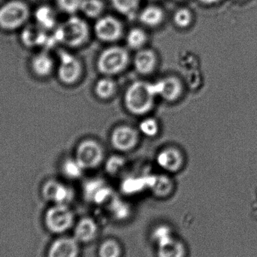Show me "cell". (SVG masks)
I'll list each match as a JSON object with an SVG mask.
<instances>
[{"mask_svg":"<svg viewBox=\"0 0 257 257\" xmlns=\"http://www.w3.org/2000/svg\"><path fill=\"white\" fill-rule=\"evenodd\" d=\"M157 98L154 83L138 80L125 90L123 103L132 115L145 117L154 110Z\"/></svg>","mask_w":257,"mask_h":257,"instance_id":"6da1fadb","label":"cell"},{"mask_svg":"<svg viewBox=\"0 0 257 257\" xmlns=\"http://www.w3.org/2000/svg\"><path fill=\"white\" fill-rule=\"evenodd\" d=\"M54 39L70 48H79L87 45L91 36L90 26L85 19L70 15L53 30Z\"/></svg>","mask_w":257,"mask_h":257,"instance_id":"7a4b0ae2","label":"cell"},{"mask_svg":"<svg viewBox=\"0 0 257 257\" xmlns=\"http://www.w3.org/2000/svg\"><path fill=\"white\" fill-rule=\"evenodd\" d=\"M131 60L127 48L114 44L101 51L96 59V69L102 76L114 78L128 69Z\"/></svg>","mask_w":257,"mask_h":257,"instance_id":"3957f363","label":"cell"},{"mask_svg":"<svg viewBox=\"0 0 257 257\" xmlns=\"http://www.w3.org/2000/svg\"><path fill=\"white\" fill-rule=\"evenodd\" d=\"M33 11L24 0H6L0 6V29L14 32L29 24Z\"/></svg>","mask_w":257,"mask_h":257,"instance_id":"277c9868","label":"cell"},{"mask_svg":"<svg viewBox=\"0 0 257 257\" xmlns=\"http://www.w3.org/2000/svg\"><path fill=\"white\" fill-rule=\"evenodd\" d=\"M75 160L84 171L94 170L105 162V150L102 144L93 138L80 141L75 151Z\"/></svg>","mask_w":257,"mask_h":257,"instance_id":"5b68a950","label":"cell"},{"mask_svg":"<svg viewBox=\"0 0 257 257\" xmlns=\"http://www.w3.org/2000/svg\"><path fill=\"white\" fill-rule=\"evenodd\" d=\"M57 72V76L62 84L73 86L82 79L84 66L82 61L75 54L66 51H61L59 54Z\"/></svg>","mask_w":257,"mask_h":257,"instance_id":"8992f818","label":"cell"},{"mask_svg":"<svg viewBox=\"0 0 257 257\" xmlns=\"http://www.w3.org/2000/svg\"><path fill=\"white\" fill-rule=\"evenodd\" d=\"M93 33L99 42L114 45L124 37V25L117 17L103 15L95 21Z\"/></svg>","mask_w":257,"mask_h":257,"instance_id":"52a82bcc","label":"cell"},{"mask_svg":"<svg viewBox=\"0 0 257 257\" xmlns=\"http://www.w3.org/2000/svg\"><path fill=\"white\" fill-rule=\"evenodd\" d=\"M141 136L138 128L128 124H120L111 130L109 142L111 146L118 152H131L140 143Z\"/></svg>","mask_w":257,"mask_h":257,"instance_id":"ba28073f","label":"cell"},{"mask_svg":"<svg viewBox=\"0 0 257 257\" xmlns=\"http://www.w3.org/2000/svg\"><path fill=\"white\" fill-rule=\"evenodd\" d=\"M156 163L160 169L166 173H178L185 166V155L178 147L168 145L161 148L157 153Z\"/></svg>","mask_w":257,"mask_h":257,"instance_id":"9c48e42d","label":"cell"},{"mask_svg":"<svg viewBox=\"0 0 257 257\" xmlns=\"http://www.w3.org/2000/svg\"><path fill=\"white\" fill-rule=\"evenodd\" d=\"M158 98L168 103H175L184 96L185 83L175 75H167L154 82Z\"/></svg>","mask_w":257,"mask_h":257,"instance_id":"30bf717a","label":"cell"},{"mask_svg":"<svg viewBox=\"0 0 257 257\" xmlns=\"http://www.w3.org/2000/svg\"><path fill=\"white\" fill-rule=\"evenodd\" d=\"M73 217L67 205H55L47 211L45 223L51 232L62 233L72 226Z\"/></svg>","mask_w":257,"mask_h":257,"instance_id":"8fae6325","label":"cell"},{"mask_svg":"<svg viewBox=\"0 0 257 257\" xmlns=\"http://www.w3.org/2000/svg\"><path fill=\"white\" fill-rule=\"evenodd\" d=\"M132 61L135 70L139 75L149 76L153 75L158 68V54L152 48L145 47L136 51Z\"/></svg>","mask_w":257,"mask_h":257,"instance_id":"7c38bea8","label":"cell"},{"mask_svg":"<svg viewBox=\"0 0 257 257\" xmlns=\"http://www.w3.org/2000/svg\"><path fill=\"white\" fill-rule=\"evenodd\" d=\"M42 194L47 200L54 202L56 205H67L73 198L72 188L56 180H51L44 184Z\"/></svg>","mask_w":257,"mask_h":257,"instance_id":"4fadbf2b","label":"cell"},{"mask_svg":"<svg viewBox=\"0 0 257 257\" xmlns=\"http://www.w3.org/2000/svg\"><path fill=\"white\" fill-rule=\"evenodd\" d=\"M139 23L147 28H158L166 19L164 9L158 5L150 4L139 11L137 16Z\"/></svg>","mask_w":257,"mask_h":257,"instance_id":"5bb4252c","label":"cell"},{"mask_svg":"<svg viewBox=\"0 0 257 257\" xmlns=\"http://www.w3.org/2000/svg\"><path fill=\"white\" fill-rule=\"evenodd\" d=\"M35 24L46 31H53L58 25L57 12L48 4L38 6L33 12Z\"/></svg>","mask_w":257,"mask_h":257,"instance_id":"9a60e30c","label":"cell"},{"mask_svg":"<svg viewBox=\"0 0 257 257\" xmlns=\"http://www.w3.org/2000/svg\"><path fill=\"white\" fill-rule=\"evenodd\" d=\"M78 253L79 247L76 239L61 238L51 244L48 257H78Z\"/></svg>","mask_w":257,"mask_h":257,"instance_id":"2e32d148","label":"cell"},{"mask_svg":"<svg viewBox=\"0 0 257 257\" xmlns=\"http://www.w3.org/2000/svg\"><path fill=\"white\" fill-rule=\"evenodd\" d=\"M118 85L113 77L102 76L93 86V93L102 101L111 100L117 93Z\"/></svg>","mask_w":257,"mask_h":257,"instance_id":"e0dca14e","label":"cell"},{"mask_svg":"<svg viewBox=\"0 0 257 257\" xmlns=\"http://www.w3.org/2000/svg\"><path fill=\"white\" fill-rule=\"evenodd\" d=\"M36 24H27L21 29V40L27 46H35L42 44L48 39L47 33Z\"/></svg>","mask_w":257,"mask_h":257,"instance_id":"ac0fdd59","label":"cell"},{"mask_svg":"<svg viewBox=\"0 0 257 257\" xmlns=\"http://www.w3.org/2000/svg\"><path fill=\"white\" fill-rule=\"evenodd\" d=\"M31 67L36 75L43 78L52 73L55 68V62L48 53L41 52L33 57Z\"/></svg>","mask_w":257,"mask_h":257,"instance_id":"d6986e66","label":"cell"},{"mask_svg":"<svg viewBox=\"0 0 257 257\" xmlns=\"http://www.w3.org/2000/svg\"><path fill=\"white\" fill-rule=\"evenodd\" d=\"M125 42L126 48L132 51H139L147 47L149 36L145 29L140 27H134L130 29L125 34Z\"/></svg>","mask_w":257,"mask_h":257,"instance_id":"ffe728a7","label":"cell"},{"mask_svg":"<svg viewBox=\"0 0 257 257\" xmlns=\"http://www.w3.org/2000/svg\"><path fill=\"white\" fill-rule=\"evenodd\" d=\"M159 257H184L185 249L181 241L171 235L158 241Z\"/></svg>","mask_w":257,"mask_h":257,"instance_id":"44dd1931","label":"cell"},{"mask_svg":"<svg viewBox=\"0 0 257 257\" xmlns=\"http://www.w3.org/2000/svg\"><path fill=\"white\" fill-rule=\"evenodd\" d=\"M114 10L132 21L137 18L140 11L141 0H110Z\"/></svg>","mask_w":257,"mask_h":257,"instance_id":"7402d4cb","label":"cell"},{"mask_svg":"<svg viewBox=\"0 0 257 257\" xmlns=\"http://www.w3.org/2000/svg\"><path fill=\"white\" fill-rule=\"evenodd\" d=\"M97 226L91 219L84 218L77 225L75 231V239L81 242H89L96 237Z\"/></svg>","mask_w":257,"mask_h":257,"instance_id":"603a6c76","label":"cell"},{"mask_svg":"<svg viewBox=\"0 0 257 257\" xmlns=\"http://www.w3.org/2000/svg\"><path fill=\"white\" fill-rule=\"evenodd\" d=\"M172 20L176 28L181 30H187L194 22V13L190 8L181 6L173 12Z\"/></svg>","mask_w":257,"mask_h":257,"instance_id":"cb8c5ba5","label":"cell"},{"mask_svg":"<svg viewBox=\"0 0 257 257\" xmlns=\"http://www.w3.org/2000/svg\"><path fill=\"white\" fill-rule=\"evenodd\" d=\"M105 10L103 0H83L80 12L88 19L96 20L104 15Z\"/></svg>","mask_w":257,"mask_h":257,"instance_id":"d4e9b609","label":"cell"},{"mask_svg":"<svg viewBox=\"0 0 257 257\" xmlns=\"http://www.w3.org/2000/svg\"><path fill=\"white\" fill-rule=\"evenodd\" d=\"M138 130L142 136L148 138H155L160 134V124L158 120L151 116H145L141 120Z\"/></svg>","mask_w":257,"mask_h":257,"instance_id":"484cf974","label":"cell"},{"mask_svg":"<svg viewBox=\"0 0 257 257\" xmlns=\"http://www.w3.org/2000/svg\"><path fill=\"white\" fill-rule=\"evenodd\" d=\"M62 172L67 178L77 179L82 175L84 170L74 157L64 160L62 164Z\"/></svg>","mask_w":257,"mask_h":257,"instance_id":"4316f807","label":"cell"},{"mask_svg":"<svg viewBox=\"0 0 257 257\" xmlns=\"http://www.w3.org/2000/svg\"><path fill=\"white\" fill-rule=\"evenodd\" d=\"M83 0H56L57 9L66 15H74L80 12Z\"/></svg>","mask_w":257,"mask_h":257,"instance_id":"83f0119b","label":"cell"},{"mask_svg":"<svg viewBox=\"0 0 257 257\" xmlns=\"http://www.w3.org/2000/svg\"><path fill=\"white\" fill-rule=\"evenodd\" d=\"M99 257H120L121 249L117 241L113 240L104 241L99 250Z\"/></svg>","mask_w":257,"mask_h":257,"instance_id":"f1b7e54d","label":"cell"},{"mask_svg":"<svg viewBox=\"0 0 257 257\" xmlns=\"http://www.w3.org/2000/svg\"><path fill=\"white\" fill-rule=\"evenodd\" d=\"M125 165V161L122 157H112L111 159L108 160L106 163L107 170L110 173L116 174L117 172H120L121 170V168L123 167Z\"/></svg>","mask_w":257,"mask_h":257,"instance_id":"f546056e","label":"cell"},{"mask_svg":"<svg viewBox=\"0 0 257 257\" xmlns=\"http://www.w3.org/2000/svg\"><path fill=\"white\" fill-rule=\"evenodd\" d=\"M222 0H199L201 4L206 6H214V5L218 4Z\"/></svg>","mask_w":257,"mask_h":257,"instance_id":"4dcf8cb0","label":"cell"},{"mask_svg":"<svg viewBox=\"0 0 257 257\" xmlns=\"http://www.w3.org/2000/svg\"><path fill=\"white\" fill-rule=\"evenodd\" d=\"M6 0H0V6L6 2Z\"/></svg>","mask_w":257,"mask_h":257,"instance_id":"1f68e13d","label":"cell"},{"mask_svg":"<svg viewBox=\"0 0 257 257\" xmlns=\"http://www.w3.org/2000/svg\"><path fill=\"white\" fill-rule=\"evenodd\" d=\"M174 1L182 2V1H185V0H174Z\"/></svg>","mask_w":257,"mask_h":257,"instance_id":"d6a6232c","label":"cell"},{"mask_svg":"<svg viewBox=\"0 0 257 257\" xmlns=\"http://www.w3.org/2000/svg\"><path fill=\"white\" fill-rule=\"evenodd\" d=\"M149 1H151V2H157V1H159V0H149Z\"/></svg>","mask_w":257,"mask_h":257,"instance_id":"836d02e7","label":"cell"},{"mask_svg":"<svg viewBox=\"0 0 257 257\" xmlns=\"http://www.w3.org/2000/svg\"><path fill=\"white\" fill-rule=\"evenodd\" d=\"M235 1H238V2H239V1H243V0H235Z\"/></svg>","mask_w":257,"mask_h":257,"instance_id":"e575fe53","label":"cell"}]
</instances>
